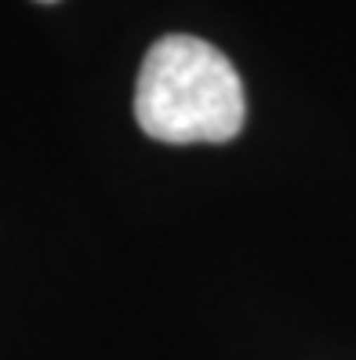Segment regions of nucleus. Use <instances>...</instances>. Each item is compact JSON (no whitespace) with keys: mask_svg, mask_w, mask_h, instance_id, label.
<instances>
[{"mask_svg":"<svg viewBox=\"0 0 356 360\" xmlns=\"http://www.w3.org/2000/svg\"><path fill=\"white\" fill-rule=\"evenodd\" d=\"M138 128L167 146L229 142L244 124V84L218 48L197 37H164L135 80Z\"/></svg>","mask_w":356,"mask_h":360,"instance_id":"nucleus-1","label":"nucleus"},{"mask_svg":"<svg viewBox=\"0 0 356 360\" xmlns=\"http://www.w3.org/2000/svg\"><path fill=\"white\" fill-rule=\"evenodd\" d=\"M37 4H55V0H37Z\"/></svg>","mask_w":356,"mask_h":360,"instance_id":"nucleus-2","label":"nucleus"}]
</instances>
